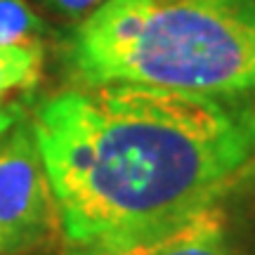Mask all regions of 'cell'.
I'll list each match as a JSON object with an SVG mask.
<instances>
[{
    "label": "cell",
    "instance_id": "cell-7",
    "mask_svg": "<svg viewBox=\"0 0 255 255\" xmlns=\"http://www.w3.org/2000/svg\"><path fill=\"white\" fill-rule=\"evenodd\" d=\"M104 2L107 0H40V5L50 14H55V17L64 19V21H71V24L83 21Z\"/></svg>",
    "mask_w": 255,
    "mask_h": 255
},
{
    "label": "cell",
    "instance_id": "cell-4",
    "mask_svg": "<svg viewBox=\"0 0 255 255\" xmlns=\"http://www.w3.org/2000/svg\"><path fill=\"white\" fill-rule=\"evenodd\" d=\"M66 255H255V177L161 237L119 248L66 246Z\"/></svg>",
    "mask_w": 255,
    "mask_h": 255
},
{
    "label": "cell",
    "instance_id": "cell-1",
    "mask_svg": "<svg viewBox=\"0 0 255 255\" xmlns=\"http://www.w3.org/2000/svg\"><path fill=\"white\" fill-rule=\"evenodd\" d=\"M31 128L71 248L161 237L255 177V100L73 85Z\"/></svg>",
    "mask_w": 255,
    "mask_h": 255
},
{
    "label": "cell",
    "instance_id": "cell-6",
    "mask_svg": "<svg viewBox=\"0 0 255 255\" xmlns=\"http://www.w3.org/2000/svg\"><path fill=\"white\" fill-rule=\"evenodd\" d=\"M45 19L26 0H0V47L45 43Z\"/></svg>",
    "mask_w": 255,
    "mask_h": 255
},
{
    "label": "cell",
    "instance_id": "cell-2",
    "mask_svg": "<svg viewBox=\"0 0 255 255\" xmlns=\"http://www.w3.org/2000/svg\"><path fill=\"white\" fill-rule=\"evenodd\" d=\"M62 62L76 85L255 100V0H107L73 24Z\"/></svg>",
    "mask_w": 255,
    "mask_h": 255
},
{
    "label": "cell",
    "instance_id": "cell-3",
    "mask_svg": "<svg viewBox=\"0 0 255 255\" xmlns=\"http://www.w3.org/2000/svg\"><path fill=\"white\" fill-rule=\"evenodd\" d=\"M59 234L52 184L38 151L31 119L0 137V255H31Z\"/></svg>",
    "mask_w": 255,
    "mask_h": 255
},
{
    "label": "cell",
    "instance_id": "cell-8",
    "mask_svg": "<svg viewBox=\"0 0 255 255\" xmlns=\"http://www.w3.org/2000/svg\"><path fill=\"white\" fill-rule=\"evenodd\" d=\"M21 116H24V111H21L19 104H14V102H5L2 97H0V137L5 135V132H7L9 128L14 126Z\"/></svg>",
    "mask_w": 255,
    "mask_h": 255
},
{
    "label": "cell",
    "instance_id": "cell-5",
    "mask_svg": "<svg viewBox=\"0 0 255 255\" xmlns=\"http://www.w3.org/2000/svg\"><path fill=\"white\" fill-rule=\"evenodd\" d=\"M45 45H5L0 47V97L14 90H31L43 78Z\"/></svg>",
    "mask_w": 255,
    "mask_h": 255
}]
</instances>
